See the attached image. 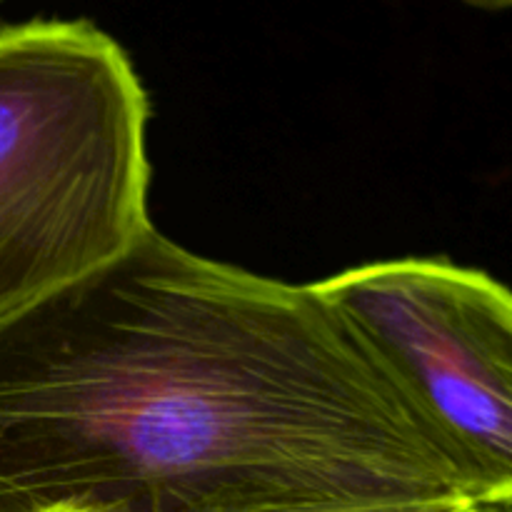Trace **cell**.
Segmentation results:
<instances>
[{"mask_svg": "<svg viewBox=\"0 0 512 512\" xmlns=\"http://www.w3.org/2000/svg\"><path fill=\"white\" fill-rule=\"evenodd\" d=\"M148 95L88 20L0 23V320L150 228Z\"/></svg>", "mask_w": 512, "mask_h": 512, "instance_id": "7a4b0ae2", "label": "cell"}, {"mask_svg": "<svg viewBox=\"0 0 512 512\" xmlns=\"http://www.w3.org/2000/svg\"><path fill=\"white\" fill-rule=\"evenodd\" d=\"M478 10H512V0H460Z\"/></svg>", "mask_w": 512, "mask_h": 512, "instance_id": "5b68a950", "label": "cell"}, {"mask_svg": "<svg viewBox=\"0 0 512 512\" xmlns=\"http://www.w3.org/2000/svg\"><path fill=\"white\" fill-rule=\"evenodd\" d=\"M460 512H508V510H500V508H465Z\"/></svg>", "mask_w": 512, "mask_h": 512, "instance_id": "8992f818", "label": "cell"}, {"mask_svg": "<svg viewBox=\"0 0 512 512\" xmlns=\"http://www.w3.org/2000/svg\"><path fill=\"white\" fill-rule=\"evenodd\" d=\"M475 508H512V290L445 258L315 283Z\"/></svg>", "mask_w": 512, "mask_h": 512, "instance_id": "3957f363", "label": "cell"}, {"mask_svg": "<svg viewBox=\"0 0 512 512\" xmlns=\"http://www.w3.org/2000/svg\"><path fill=\"white\" fill-rule=\"evenodd\" d=\"M475 505L463 503H388V505H355V508H320L303 512H460Z\"/></svg>", "mask_w": 512, "mask_h": 512, "instance_id": "277c9868", "label": "cell"}, {"mask_svg": "<svg viewBox=\"0 0 512 512\" xmlns=\"http://www.w3.org/2000/svg\"><path fill=\"white\" fill-rule=\"evenodd\" d=\"M50 512H85V510H50Z\"/></svg>", "mask_w": 512, "mask_h": 512, "instance_id": "52a82bcc", "label": "cell"}, {"mask_svg": "<svg viewBox=\"0 0 512 512\" xmlns=\"http://www.w3.org/2000/svg\"><path fill=\"white\" fill-rule=\"evenodd\" d=\"M463 503L315 283L150 228L0 320V512Z\"/></svg>", "mask_w": 512, "mask_h": 512, "instance_id": "6da1fadb", "label": "cell"}]
</instances>
